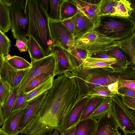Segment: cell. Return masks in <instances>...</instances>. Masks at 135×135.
I'll return each instance as SVG.
<instances>
[{"mask_svg": "<svg viewBox=\"0 0 135 135\" xmlns=\"http://www.w3.org/2000/svg\"><path fill=\"white\" fill-rule=\"evenodd\" d=\"M29 18V36L38 44L45 56L52 54L53 42L48 22V13L40 0H27Z\"/></svg>", "mask_w": 135, "mask_h": 135, "instance_id": "6da1fadb", "label": "cell"}, {"mask_svg": "<svg viewBox=\"0 0 135 135\" xmlns=\"http://www.w3.org/2000/svg\"><path fill=\"white\" fill-rule=\"evenodd\" d=\"M134 21L129 17L106 15L100 17L94 30L109 38L120 41L135 32Z\"/></svg>", "mask_w": 135, "mask_h": 135, "instance_id": "7a4b0ae2", "label": "cell"}, {"mask_svg": "<svg viewBox=\"0 0 135 135\" xmlns=\"http://www.w3.org/2000/svg\"><path fill=\"white\" fill-rule=\"evenodd\" d=\"M120 44V41L107 37L94 30L75 41L74 46L86 51L88 56L93 54L105 53L119 46Z\"/></svg>", "mask_w": 135, "mask_h": 135, "instance_id": "3957f363", "label": "cell"}, {"mask_svg": "<svg viewBox=\"0 0 135 135\" xmlns=\"http://www.w3.org/2000/svg\"><path fill=\"white\" fill-rule=\"evenodd\" d=\"M27 0H14L10 7L11 29L14 38L29 36Z\"/></svg>", "mask_w": 135, "mask_h": 135, "instance_id": "277c9868", "label": "cell"}, {"mask_svg": "<svg viewBox=\"0 0 135 135\" xmlns=\"http://www.w3.org/2000/svg\"><path fill=\"white\" fill-rule=\"evenodd\" d=\"M56 63L55 55L52 53L41 59L31 61L32 67L30 68L21 81L18 87L17 97L23 93L27 84L37 75L47 73L54 77Z\"/></svg>", "mask_w": 135, "mask_h": 135, "instance_id": "5b68a950", "label": "cell"}, {"mask_svg": "<svg viewBox=\"0 0 135 135\" xmlns=\"http://www.w3.org/2000/svg\"><path fill=\"white\" fill-rule=\"evenodd\" d=\"M112 115L117 125L125 134L135 133V110L113 97ZM117 99V97H116Z\"/></svg>", "mask_w": 135, "mask_h": 135, "instance_id": "8992f818", "label": "cell"}, {"mask_svg": "<svg viewBox=\"0 0 135 135\" xmlns=\"http://www.w3.org/2000/svg\"><path fill=\"white\" fill-rule=\"evenodd\" d=\"M49 25L54 45L61 47L67 51L74 46L73 35L62 23L61 21L49 18Z\"/></svg>", "mask_w": 135, "mask_h": 135, "instance_id": "52a82bcc", "label": "cell"}, {"mask_svg": "<svg viewBox=\"0 0 135 135\" xmlns=\"http://www.w3.org/2000/svg\"><path fill=\"white\" fill-rule=\"evenodd\" d=\"M71 19L74 26L73 34L74 42L88 33L94 31L98 25L80 11Z\"/></svg>", "mask_w": 135, "mask_h": 135, "instance_id": "ba28073f", "label": "cell"}, {"mask_svg": "<svg viewBox=\"0 0 135 135\" xmlns=\"http://www.w3.org/2000/svg\"><path fill=\"white\" fill-rule=\"evenodd\" d=\"M29 69L17 70L8 64L6 57L1 71L0 77L7 82L13 90L19 87L21 81Z\"/></svg>", "mask_w": 135, "mask_h": 135, "instance_id": "9c48e42d", "label": "cell"}, {"mask_svg": "<svg viewBox=\"0 0 135 135\" xmlns=\"http://www.w3.org/2000/svg\"><path fill=\"white\" fill-rule=\"evenodd\" d=\"M47 91L28 102L19 125V133H20L26 127L38 111Z\"/></svg>", "mask_w": 135, "mask_h": 135, "instance_id": "30bf717a", "label": "cell"}, {"mask_svg": "<svg viewBox=\"0 0 135 135\" xmlns=\"http://www.w3.org/2000/svg\"><path fill=\"white\" fill-rule=\"evenodd\" d=\"M118 127L112 112L98 119L96 128L92 135H115Z\"/></svg>", "mask_w": 135, "mask_h": 135, "instance_id": "8fae6325", "label": "cell"}, {"mask_svg": "<svg viewBox=\"0 0 135 135\" xmlns=\"http://www.w3.org/2000/svg\"><path fill=\"white\" fill-rule=\"evenodd\" d=\"M52 53L55 55L56 62L55 76L71 72L74 69L70 62L65 50L60 46L55 45L52 47Z\"/></svg>", "mask_w": 135, "mask_h": 135, "instance_id": "7c38bea8", "label": "cell"}, {"mask_svg": "<svg viewBox=\"0 0 135 135\" xmlns=\"http://www.w3.org/2000/svg\"><path fill=\"white\" fill-rule=\"evenodd\" d=\"M89 97V96H86L77 100L76 103L66 116L63 131L75 126L79 121L84 107Z\"/></svg>", "mask_w": 135, "mask_h": 135, "instance_id": "4fadbf2b", "label": "cell"}, {"mask_svg": "<svg viewBox=\"0 0 135 135\" xmlns=\"http://www.w3.org/2000/svg\"><path fill=\"white\" fill-rule=\"evenodd\" d=\"M79 10L98 25L100 17L99 6L100 1L71 0Z\"/></svg>", "mask_w": 135, "mask_h": 135, "instance_id": "5bb4252c", "label": "cell"}, {"mask_svg": "<svg viewBox=\"0 0 135 135\" xmlns=\"http://www.w3.org/2000/svg\"><path fill=\"white\" fill-rule=\"evenodd\" d=\"M25 108L11 113L4 119L0 129L8 135H18L19 126Z\"/></svg>", "mask_w": 135, "mask_h": 135, "instance_id": "9a60e30c", "label": "cell"}, {"mask_svg": "<svg viewBox=\"0 0 135 135\" xmlns=\"http://www.w3.org/2000/svg\"><path fill=\"white\" fill-rule=\"evenodd\" d=\"M117 62V60L114 58L104 59L88 56L84 60L81 68L85 70L98 68H109L113 69L112 65Z\"/></svg>", "mask_w": 135, "mask_h": 135, "instance_id": "2e32d148", "label": "cell"}, {"mask_svg": "<svg viewBox=\"0 0 135 135\" xmlns=\"http://www.w3.org/2000/svg\"><path fill=\"white\" fill-rule=\"evenodd\" d=\"M97 121L89 118L79 120L75 126V135H92L96 128Z\"/></svg>", "mask_w": 135, "mask_h": 135, "instance_id": "e0dca14e", "label": "cell"}, {"mask_svg": "<svg viewBox=\"0 0 135 135\" xmlns=\"http://www.w3.org/2000/svg\"><path fill=\"white\" fill-rule=\"evenodd\" d=\"M133 10L129 1L114 0L113 9L109 15L129 17Z\"/></svg>", "mask_w": 135, "mask_h": 135, "instance_id": "ac0fdd59", "label": "cell"}, {"mask_svg": "<svg viewBox=\"0 0 135 135\" xmlns=\"http://www.w3.org/2000/svg\"><path fill=\"white\" fill-rule=\"evenodd\" d=\"M66 51L70 62L74 69L80 68L84 60L88 56L86 51L74 46Z\"/></svg>", "mask_w": 135, "mask_h": 135, "instance_id": "d6986e66", "label": "cell"}, {"mask_svg": "<svg viewBox=\"0 0 135 135\" xmlns=\"http://www.w3.org/2000/svg\"><path fill=\"white\" fill-rule=\"evenodd\" d=\"M113 103L112 97H105L88 118L98 119L108 114L112 113Z\"/></svg>", "mask_w": 135, "mask_h": 135, "instance_id": "ffe728a7", "label": "cell"}, {"mask_svg": "<svg viewBox=\"0 0 135 135\" xmlns=\"http://www.w3.org/2000/svg\"><path fill=\"white\" fill-rule=\"evenodd\" d=\"M119 47L128 55L134 65L135 63V32L120 41Z\"/></svg>", "mask_w": 135, "mask_h": 135, "instance_id": "44dd1931", "label": "cell"}, {"mask_svg": "<svg viewBox=\"0 0 135 135\" xmlns=\"http://www.w3.org/2000/svg\"><path fill=\"white\" fill-rule=\"evenodd\" d=\"M27 47L31 61L38 60L46 56L38 44L31 36L28 38Z\"/></svg>", "mask_w": 135, "mask_h": 135, "instance_id": "7402d4cb", "label": "cell"}, {"mask_svg": "<svg viewBox=\"0 0 135 135\" xmlns=\"http://www.w3.org/2000/svg\"><path fill=\"white\" fill-rule=\"evenodd\" d=\"M79 10L71 0H62L60 5V15L62 20L71 18Z\"/></svg>", "mask_w": 135, "mask_h": 135, "instance_id": "603a6c76", "label": "cell"}, {"mask_svg": "<svg viewBox=\"0 0 135 135\" xmlns=\"http://www.w3.org/2000/svg\"><path fill=\"white\" fill-rule=\"evenodd\" d=\"M10 29V7L6 6L0 0V30L5 33Z\"/></svg>", "mask_w": 135, "mask_h": 135, "instance_id": "cb8c5ba5", "label": "cell"}, {"mask_svg": "<svg viewBox=\"0 0 135 135\" xmlns=\"http://www.w3.org/2000/svg\"><path fill=\"white\" fill-rule=\"evenodd\" d=\"M104 53L115 59L117 64L122 69H126L129 64L127 54L119 46L114 47Z\"/></svg>", "mask_w": 135, "mask_h": 135, "instance_id": "d4e9b609", "label": "cell"}, {"mask_svg": "<svg viewBox=\"0 0 135 135\" xmlns=\"http://www.w3.org/2000/svg\"><path fill=\"white\" fill-rule=\"evenodd\" d=\"M105 97L100 96L90 97L84 109L80 120L88 118Z\"/></svg>", "mask_w": 135, "mask_h": 135, "instance_id": "484cf974", "label": "cell"}, {"mask_svg": "<svg viewBox=\"0 0 135 135\" xmlns=\"http://www.w3.org/2000/svg\"><path fill=\"white\" fill-rule=\"evenodd\" d=\"M54 80V77L50 78L28 93L26 98V101L28 102L44 92L49 90L52 85Z\"/></svg>", "mask_w": 135, "mask_h": 135, "instance_id": "4316f807", "label": "cell"}, {"mask_svg": "<svg viewBox=\"0 0 135 135\" xmlns=\"http://www.w3.org/2000/svg\"><path fill=\"white\" fill-rule=\"evenodd\" d=\"M18 87L13 89L8 96L2 108V112L4 119L10 115L16 99L17 97Z\"/></svg>", "mask_w": 135, "mask_h": 135, "instance_id": "83f0119b", "label": "cell"}, {"mask_svg": "<svg viewBox=\"0 0 135 135\" xmlns=\"http://www.w3.org/2000/svg\"><path fill=\"white\" fill-rule=\"evenodd\" d=\"M52 77H53L51 75L47 73H43L37 75L33 79L27 84L23 93H28L45 81Z\"/></svg>", "mask_w": 135, "mask_h": 135, "instance_id": "f1b7e54d", "label": "cell"}, {"mask_svg": "<svg viewBox=\"0 0 135 135\" xmlns=\"http://www.w3.org/2000/svg\"><path fill=\"white\" fill-rule=\"evenodd\" d=\"M6 58L8 64L17 70H25L32 67L31 63L20 57L14 56L8 58Z\"/></svg>", "mask_w": 135, "mask_h": 135, "instance_id": "f546056e", "label": "cell"}, {"mask_svg": "<svg viewBox=\"0 0 135 135\" xmlns=\"http://www.w3.org/2000/svg\"><path fill=\"white\" fill-rule=\"evenodd\" d=\"M62 0H49L50 7L49 18L55 21H61L60 15V5Z\"/></svg>", "mask_w": 135, "mask_h": 135, "instance_id": "4dcf8cb0", "label": "cell"}, {"mask_svg": "<svg viewBox=\"0 0 135 135\" xmlns=\"http://www.w3.org/2000/svg\"><path fill=\"white\" fill-rule=\"evenodd\" d=\"M115 95L109 91L107 86H100L94 87L88 91L86 96L91 97L100 96L106 97H112Z\"/></svg>", "mask_w": 135, "mask_h": 135, "instance_id": "1f68e13d", "label": "cell"}, {"mask_svg": "<svg viewBox=\"0 0 135 135\" xmlns=\"http://www.w3.org/2000/svg\"><path fill=\"white\" fill-rule=\"evenodd\" d=\"M114 0H101L99 3V16L109 15L113 9Z\"/></svg>", "mask_w": 135, "mask_h": 135, "instance_id": "d6a6232c", "label": "cell"}, {"mask_svg": "<svg viewBox=\"0 0 135 135\" xmlns=\"http://www.w3.org/2000/svg\"><path fill=\"white\" fill-rule=\"evenodd\" d=\"M13 90L10 85L0 77V105L1 108L7 98Z\"/></svg>", "mask_w": 135, "mask_h": 135, "instance_id": "836d02e7", "label": "cell"}, {"mask_svg": "<svg viewBox=\"0 0 135 135\" xmlns=\"http://www.w3.org/2000/svg\"><path fill=\"white\" fill-rule=\"evenodd\" d=\"M11 46L10 40L0 30V49L3 55L5 57L9 55Z\"/></svg>", "mask_w": 135, "mask_h": 135, "instance_id": "e575fe53", "label": "cell"}, {"mask_svg": "<svg viewBox=\"0 0 135 135\" xmlns=\"http://www.w3.org/2000/svg\"><path fill=\"white\" fill-rule=\"evenodd\" d=\"M28 94L23 93L17 97L13 107L12 113L24 109L26 107L28 103L26 101Z\"/></svg>", "mask_w": 135, "mask_h": 135, "instance_id": "d590c367", "label": "cell"}, {"mask_svg": "<svg viewBox=\"0 0 135 135\" xmlns=\"http://www.w3.org/2000/svg\"><path fill=\"white\" fill-rule=\"evenodd\" d=\"M117 76L110 75H100L99 81L100 86H107L108 85L119 80Z\"/></svg>", "mask_w": 135, "mask_h": 135, "instance_id": "8d00e7d4", "label": "cell"}, {"mask_svg": "<svg viewBox=\"0 0 135 135\" xmlns=\"http://www.w3.org/2000/svg\"><path fill=\"white\" fill-rule=\"evenodd\" d=\"M15 46L18 48L21 52L27 51V44L28 38L26 37L17 38Z\"/></svg>", "mask_w": 135, "mask_h": 135, "instance_id": "74e56055", "label": "cell"}, {"mask_svg": "<svg viewBox=\"0 0 135 135\" xmlns=\"http://www.w3.org/2000/svg\"><path fill=\"white\" fill-rule=\"evenodd\" d=\"M121 96L123 104L128 108L135 110V98Z\"/></svg>", "mask_w": 135, "mask_h": 135, "instance_id": "f35d334b", "label": "cell"}, {"mask_svg": "<svg viewBox=\"0 0 135 135\" xmlns=\"http://www.w3.org/2000/svg\"><path fill=\"white\" fill-rule=\"evenodd\" d=\"M118 91L121 95L135 98V91L127 88H119Z\"/></svg>", "mask_w": 135, "mask_h": 135, "instance_id": "ab89813d", "label": "cell"}, {"mask_svg": "<svg viewBox=\"0 0 135 135\" xmlns=\"http://www.w3.org/2000/svg\"><path fill=\"white\" fill-rule=\"evenodd\" d=\"M127 88L135 91V81L126 80L119 82L118 88Z\"/></svg>", "mask_w": 135, "mask_h": 135, "instance_id": "60d3db41", "label": "cell"}, {"mask_svg": "<svg viewBox=\"0 0 135 135\" xmlns=\"http://www.w3.org/2000/svg\"><path fill=\"white\" fill-rule=\"evenodd\" d=\"M119 82V80H118L107 86V88L109 91L115 95H119L118 91Z\"/></svg>", "mask_w": 135, "mask_h": 135, "instance_id": "b9f144b4", "label": "cell"}, {"mask_svg": "<svg viewBox=\"0 0 135 135\" xmlns=\"http://www.w3.org/2000/svg\"><path fill=\"white\" fill-rule=\"evenodd\" d=\"M61 22L67 29L73 35L74 30V26L71 18L62 20Z\"/></svg>", "mask_w": 135, "mask_h": 135, "instance_id": "7bdbcfd3", "label": "cell"}, {"mask_svg": "<svg viewBox=\"0 0 135 135\" xmlns=\"http://www.w3.org/2000/svg\"><path fill=\"white\" fill-rule=\"evenodd\" d=\"M88 56L104 59H110L113 58L106 54L103 53L92 54Z\"/></svg>", "mask_w": 135, "mask_h": 135, "instance_id": "ee69618b", "label": "cell"}, {"mask_svg": "<svg viewBox=\"0 0 135 135\" xmlns=\"http://www.w3.org/2000/svg\"><path fill=\"white\" fill-rule=\"evenodd\" d=\"M75 125L70 128L63 131L61 134V135H75Z\"/></svg>", "mask_w": 135, "mask_h": 135, "instance_id": "f6af8a7d", "label": "cell"}, {"mask_svg": "<svg viewBox=\"0 0 135 135\" xmlns=\"http://www.w3.org/2000/svg\"><path fill=\"white\" fill-rule=\"evenodd\" d=\"M40 1L44 8L47 12L48 11L49 9V0H41Z\"/></svg>", "mask_w": 135, "mask_h": 135, "instance_id": "bcb514c9", "label": "cell"}, {"mask_svg": "<svg viewBox=\"0 0 135 135\" xmlns=\"http://www.w3.org/2000/svg\"><path fill=\"white\" fill-rule=\"evenodd\" d=\"M1 1L6 6L10 7L12 5L13 0H1Z\"/></svg>", "mask_w": 135, "mask_h": 135, "instance_id": "7dc6e473", "label": "cell"}, {"mask_svg": "<svg viewBox=\"0 0 135 135\" xmlns=\"http://www.w3.org/2000/svg\"><path fill=\"white\" fill-rule=\"evenodd\" d=\"M5 59L6 57L3 55L0 54V76L1 71L3 67Z\"/></svg>", "mask_w": 135, "mask_h": 135, "instance_id": "c3c4849f", "label": "cell"}, {"mask_svg": "<svg viewBox=\"0 0 135 135\" xmlns=\"http://www.w3.org/2000/svg\"><path fill=\"white\" fill-rule=\"evenodd\" d=\"M4 120V119L2 112L0 110V127L2 126Z\"/></svg>", "mask_w": 135, "mask_h": 135, "instance_id": "681fc988", "label": "cell"}, {"mask_svg": "<svg viewBox=\"0 0 135 135\" xmlns=\"http://www.w3.org/2000/svg\"><path fill=\"white\" fill-rule=\"evenodd\" d=\"M51 135H59V134L58 131L56 130H55Z\"/></svg>", "mask_w": 135, "mask_h": 135, "instance_id": "f907efd6", "label": "cell"}, {"mask_svg": "<svg viewBox=\"0 0 135 135\" xmlns=\"http://www.w3.org/2000/svg\"><path fill=\"white\" fill-rule=\"evenodd\" d=\"M0 135H8L0 128Z\"/></svg>", "mask_w": 135, "mask_h": 135, "instance_id": "816d5d0a", "label": "cell"}, {"mask_svg": "<svg viewBox=\"0 0 135 135\" xmlns=\"http://www.w3.org/2000/svg\"><path fill=\"white\" fill-rule=\"evenodd\" d=\"M125 135H135V133H129L125 134Z\"/></svg>", "mask_w": 135, "mask_h": 135, "instance_id": "f5cc1de1", "label": "cell"}, {"mask_svg": "<svg viewBox=\"0 0 135 135\" xmlns=\"http://www.w3.org/2000/svg\"><path fill=\"white\" fill-rule=\"evenodd\" d=\"M115 135H121V134H120V133H119V132L117 134H116Z\"/></svg>", "mask_w": 135, "mask_h": 135, "instance_id": "db71d44e", "label": "cell"}, {"mask_svg": "<svg viewBox=\"0 0 135 135\" xmlns=\"http://www.w3.org/2000/svg\"><path fill=\"white\" fill-rule=\"evenodd\" d=\"M0 54H1V55H3V54H2V52L1 51V50H0Z\"/></svg>", "mask_w": 135, "mask_h": 135, "instance_id": "11a10c76", "label": "cell"}, {"mask_svg": "<svg viewBox=\"0 0 135 135\" xmlns=\"http://www.w3.org/2000/svg\"><path fill=\"white\" fill-rule=\"evenodd\" d=\"M0 110L2 112V108L1 107L0 105Z\"/></svg>", "mask_w": 135, "mask_h": 135, "instance_id": "9f6ffc18", "label": "cell"}]
</instances>
